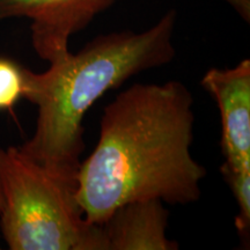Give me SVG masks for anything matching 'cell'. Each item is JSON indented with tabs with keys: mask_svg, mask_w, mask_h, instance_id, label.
<instances>
[{
	"mask_svg": "<svg viewBox=\"0 0 250 250\" xmlns=\"http://www.w3.org/2000/svg\"><path fill=\"white\" fill-rule=\"evenodd\" d=\"M175 26L176 12L170 9L140 33L123 30L95 37L42 73L23 67V98L37 107V121L33 137L20 151L76 189L86 112L129 78L173 62Z\"/></svg>",
	"mask_w": 250,
	"mask_h": 250,
	"instance_id": "7a4b0ae2",
	"label": "cell"
},
{
	"mask_svg": "<svg viewBox=\"0 0 250 250\" xmlns=\"http://www.w3.org/2000/svg\"><path fill=\"white\" fill-rule=\"evenodd\" d=\"M221 174L239 206V214L236 215L235 226L240 237L245 240L249 239L250 229V169H236L221 166Z\"/></svg>",
	"mask_w": 250,
	"mask_h": 250,
	"instance_id": "52a82bcc",
	"label": "cell"
},
{
	"mask_svg": "<svg viewBox=\"0 0 250 250\" xmlns=\"http://www.w3.org/2000/svg\"><path fill=\"white\" fill-rule=\"evenodd\" d=\"M23 67L7 58H0V110H11L23 98Z\"/></svg>",
	"mask_w": 250,
	"mask_h": 250,
	"instance_id": "ba28073f",
	"label": "cell"
},
{
	"mask_svg": "<svg viewBox=\"0 0 250 250\" xmlns=\"http://www.w3.org/2000/svg\"><path fill=\"white\" fill-rule=\"evenodd\" d=\"M117 0H0V21L30 20L36 54L51 62L70 54L68 42Z\"/></svg>",
	"mask_w": 250,
	"mask_h": 250,
	"instance_id": "277c9868",
	"label": "cell"
},
{
	"mask_svg": "<svg viewBox=\"0 0 250 250\" xmlns=\"http://www.w3.org/2000/svg\"><path fill=\"white\" fill-rule=\"evenodd\" d=\"M168 211L160 201L131 202L116 208L101 225L105 250H177L167 237Z\"/></svg>",
	"mask_w": 250,
	"mask_h": 250,
	"instance_id": "8992f818",
	"label": "cell"
},
{
	"mask_svg": "<svg viewBox=\"0 0 250 250\" xmlns=\"http://www.w3.org/2000/svg\"><path fill=\"white\" fill-rule=\"evenodd\" d=\"M240 14L243 20L249 22L250 20V0H225Z\"/></svg>",
	"mask_w": 250,
	"mask_h": 250,
	"instance_id": "9c48e42d",
	"label": "cell"
},
{
	"mask_svg": "<svg viewBox=\"0 0 250 250\" xmlns=\"http://www.w3.org/2000/svg\"><path fill=\"white\" fill-rule=\"evenodd\" d=\"M0 208H1V191H0Z\"/></svg>",
	"mask_w": 250,
	"mask_h": 250,
	"instance_id": "30bf717a",
	"label": "cell"
},
{
	"mask_svg": "<svg viewBox=\"0 0 250 250\" xmlns=\"http://www.w3.org/2000/svg\"><path fill=\"white\" fill-rule=\"evenodd\" d=\"M201 83L220 111L224 164L250 169V61L232 68H210Z\"/></svg>",
	"mask_w": 250,
	"mask_h": 250,
	"instance_id": "5b68a950",
	"label": "cell"
},
{
	"mask_svg": "<svg viewBox=\"0 0 250 250\" xmlns=\"http://www.w3.org/2000/svg\"><path fill=\"white\" fill-rule=\"evenodd\" d=\"M100 125L77 174L74 195L87 221L101 226L131 202L201 199L206 169L191 154L193 96L183 83L132 85L104 108Z\"/></svg>",
	"mask_w": 250,
	"mask_h": 250,
	"instance_id": "6da1fadb",
	"label": "cell"
},
{
	"mask_svg": "<svg viewBox=\"0 0 250 250\" xmlns=\"http://www.w3.org/2000/svg\"><path fill=\"white\" fill-rule=\"evenodd\" d=\"M0 228L12 250H105L102 226L90 224L76 189L19 147L0 148Z\"/></svg>",
	"mask_w": 250,
	"mask_h": 250,
	"instance_id": "3957f363",
	"label": "cell"
}]
</instances>
